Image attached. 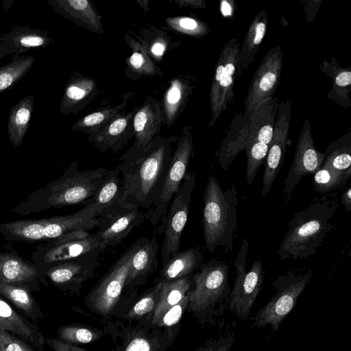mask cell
Masks as SVG:
<instances>
[{"label":"cell","instance_id":"6da1fadb","mask_svg":"<svg viewBox=\"0 0 351 351\" xmlns=\"http://www.w3.org/2000/svg\"><path fill=\"white\" fill-rule=\"evenodd\" d=\"M337 193H326L293 215L278 251L281 261L314 256L335 228L332 219L339 208Z\"/></svg>","mask_w":351,"mask_h":351},{"label":"cell","instance_id":"7a4b0ae2","mask_svg":"<svg viewBox=\"0 0 351 351\" xmlns=\"http://www.w3.org/2000/svg\"><path fill=\"white\" fill-rule=\"evenodd\" d=\"M178 137L157 136L142 156L121 172L123 176L119 203L149 208L159 195L173 154L171 145Z\"/></svg>","mask_w":351,"mask_h":351},{"label":"cell","instance_id":"3957f363","mask_svg":"<svg viewBox=\"0 0 351 351\" xmlns=\"http://www.w3.org/2000/svg\"><path fill=\"white\" fill-rule=\"evenodd\" d=\"M73 162L57 180L49 182L19 202L12 213L27 215L49 208L83 203L92 197L101 185L108 169L80 171Z\"/></svg>","mask_w":351,"mask_h":351},{"label":"cell","instance_id":"277c9868","mask_svg":"<svg viewBox=\"0 0 351 351\" xmlns=\"http://www.w3.org/2000/svg\"><path fill=\"white\" fill-rule=\"evenodd\" d=\"M202 226L205 245L209 252L219 247L232 252L237 225L238 197L236 186L223 190L216 178L209 175L205 187Z\"/></svg>","mask_w":351,"mask_h":351},{"label":"cell","instance_id":"5b68a950","mask_svg":"<svg viewBox=\"0 0 351 351\" xmlns=\"http://www.w3.org/2000/svg\"><path fill=\"white\" fill-rule=\"evenodd\" d=\"M100 213L96 206L90 204L71 215L0 223V234L8 241L47 242L73 230L99 228Z\"/></svg>","mask_w":351,"mask_h":351},{"label":"cell","instance_id":"8992f818","mask_svg":"<svg viewBox=\"0 0 351 351\" xmlns=\"http://www.w3.org/2000/svg\"><path fill=\"white\" fill-rule=\"evenodd\" d=\"M228 265L211 259L194 276V289L189 291V306L196 313L208 316L223 314L230 293Z\"/></svg>","mask_w":351,"mask_h":351},{"label":"cell","instance_id":"52a82bcc","mask_svg":"<svg viewBox=\"0 0 351 351\" xmlns=\"http://www.w3.org/2000/svg\"><path fill=\"white\" fill-rule=\"evenodd\" d=\"M193 155L191 128L186 125L176 142L161 191L146 213V220L156 226L159 234L164 232L168 206L187 173Z\"/></svg>","mask_w":351,"mask_h":351},{"label":"cell","instance_id":"ba28073f","mask_svg":"<svg viewBox=\"0 0 351 351\" xmlns=\"http://www.w3.org/2000/svg\"><path fill=\"white\" fill-rule=\"evenodd\" d=\"M311 269L291 271L279 276L273 282L276 293L254 317L251 328H263L270 325L273 332L295 308L298 298L304 291L313 276Z\"/></svg>","mask_w":351,"mask_h":351},{"label":"cell","instance_id":"9c48e42d","mask_svg":"<svg viewBox=\"0 0 351 351\" xmlns=\"http://www.w3.org/2000/svg\"><path fill=\"white\" fill-rule=\"evenodd\" d=\"M240 45L238 38H231L225 44L218 58L209 95L211 118L208 125L210 127L215 125L232 103L234 88L243 71L238 64Z\"/></svg>","mask_w":351,"mask_h":351},{"label":"cell","instance_id":"30bf717a","mask_svg":"<svg viewBox=\"0 0 351 351\" xmlns=\"http://www.w3.org/2000/svg\"><path fill=\"white\" fill-rule=\"evenodd\" d=\"M249 244L242 239L239 252L234 260L236 276L230 291L228 307L239 319H246L263 285L265 272L260 259L254 261L249 271L246 270V261Z\"/></svg>","mask_w":351,"mask_h":351},{"label":"cell","instance_id":"8fae6325","mask_svg":"<svg viewBox=\"0 0 351 351\" xmlns=\"http://www.w3.org/2000/svg\"><path fill=\"white\" fill-rule=\"evenodd\" d=\"M162 125L160 101L154 97L147 98L134 113V142L120 158L121 162L117 167L120 172L130 167L142 156L160 133Z\"/></svg>","mask_w":351,"mask_h":351},{"label":"cell","instance_id":"7c38bea8","mask_svg":"<svg viewBox=\"0 0 351 351\" xmlns=\"http://www.w3.org/2000/svg\"><path fill=\"white\" fill-rule=\"evenodd\" d=\"M195 185V175L187 172L170 202L160 253L163 264L180 252V237L188 219L192 193Z\"/></svg>","mask_w":351,"mask_h":351},{"label":"cell","instance_id":"4fadbf2b","mask_svg":"<svg viewBox=\"0 0 351 351\" xmlns=\"http://www.w3.org/2000/svg\"><path fill=\"white\" fill-rule=\"evenodd\" d=\"M133 245L116 261L87 295L86 303L96 313L108 316L118 302L128 277Z\"/></svg>","mask_w":351,"mask_h":351},{"label":"cell","instance_id":"5bb4252c","mask_svg":"<svg viewBox=\"0 0 351 351\" xmlns=\"http://www.w3.org/2000/svg\"><path fill=\"white\" fill-rule=\"evenodd\" d=\"M283 53L280 45L271 48L263 57L252 80L245 99V112L250 114L274 97L280 84Z\"/></svg>","mask_w":351,"mask_h":351},{"label":"cell","instance_id":"9a60e30c","mask_svg":"<svg viewBox=\"0 0 351 351\" xmlns=\"http://www.w3.org/2000/svg\"><path fill=\"white\" fill-rule=\"evenodd\" d=\"M324 158V152L318 151L315 146L311 125L307 118L302 128L293 160L284 182L283 195L287 202L291 201L293 191L302 178L307 174H314L322 167Z\"/></svg>","mask_w":351,"mask_h":351},{"label":"cell","instance_id":"2e32d148","mask_svg":"<svg viewBox=\"0 0 351 351\" xmlns=\"http://www.w3.org/2000/svg\"><path fill=\"white\" fill-rule=\"evenodd\" d=\"M291 119V104L287 99L279 103L272 138L264 162L265 169L261 191L263 197L267 196L270 192L284 163Z\"/></svg>","mask_w":351,"mask_h":351},{"label":"cell","instance_id":"e0dca14e","mask_svg":"<svg viewBox=\"0 0 351 351\" xmlns=\"http://www.w3.org/2000/svg\"><path fill=\"white\" fill-rule=\"evenodd\" d=\"M100 252L48 265L40 271L54 287L63 291H77L99 266Z\"/></svg>","mask_w":351,"mask_h":351},{"label":"cell","instance_id":"ac0fdd59","mask_svg":"<svg viewBox=\"0 0 351 351\" xmlns=\"http://www.w3.org/2000/svg\"><path fill=\"white\" fill-rule=\"evenodd\" d=\"M100 226L95 233L101 252L108 247L119 244L131 231L146 220V213L132 204H123L99 217Z\"/></svg>","mask_w":351,"mask_h":351},{"label":"cell","instance_id":"d6986e66","mask_svg":"<svg viewBox=\"0 0 351 351\" xmlns=\"http://www.w3.org/2000/svg\"><path fill=\"white\" fill-rule=\"evenodd\" d=\"M100 252L99 243L95 234L79 240L62 243L49 241L38 245L31 256V261L40 270L59 262Z\"/></svg>","mask_w":351,"mask_h":351},{"label":"cell","instance_id":"ffe728a7","mask_svg":"<svg viewBox=\"0 0 351 351\" xmlns=\"http://www.w3.org/2000/svg\"><path fill=\"white\" fill-rule=\"evenodd\" d=\"M0 284L24 287L32 291L41 290L49 282L42 271L32 262L21 257L12 250L0 252Z\"/></svg>","mask_w":351,"mask_h":351},{"label":"cell","instance_id":"44dd1931","mask_svg":"<svg viewBox=\"0 0 351 351\" xmlns=\"http://www.w3.org/2000/svg\"><path fill=\"white\" fill-rule=\"evenodd\" d=\"M53 43L48 33L38 28L14 25L0 36V60L8 55L20 56L37 48H45Z\"/></svg>","mask_w":351,"mask_h":351},{"label":"cell","instance_id":"7402d4cb","mask_svg":"<svg viewBox=\"0 0 351 351\" xmlns=\"http://www.w3.org/2000/svg\"><path fill=\"white\" fill-rule=\"evenodd\" d=\"M137 108L128 113L123 111L97 134L88 137V141L101 153H117L134 138L133 118Z\"/></svg>","mask_w":351,"mask_h":351},{"label":"cell","instance_id":"603a6c76","mask_svg":"<svg viewBox=\"0 0 351 351\" xmlns=\"http://www.w3.org/2000/svg\"><path fill=\"white\" fill-rule=\"evenodd\" d=\"M0 328L14 334L38 351H44L45 338L40 328L1 296Z\"/></svg>","mask_w":351,"mask_h":351},{"label":"cell","instance_id":"cb8c5ba5","mask_svg":"<svg viewBox=\"0 0 351 351\" xmlns=\"http://www.w3.org/2000/svg\"><path fill=\"white\" fill-rule=\"evenodd\" d=\"M55 12L94 33L104 32L101 16L88 0H47Z\"/></svg>","mask_w":351,"mask_h":351},{"label":"cell","instance_id":"d4e9b609","mask_svg":"<svg viewBox=\"0 0 351 351\" xmlns=\"http://www.w3.org/2000/svg\"><path fill=\"white\" fill-rule=\"evenodd\" d=\"M158 250L155 237H141L133 243V252L125 287L140 283L157 267Z\"/></svg>","mask_w":351,"mask_h":351},{"label":"cell","instance_id":"484cf974","mask_svg":"<svg viewBox=\"0 0 351 351\" xmlns=\"http://www.w3.org/2000/svg\"><path fill=\"white\" fill-rule=\"evenodd\" d=\"M250 123L249 115L242 112L232 121L217 153L218 162L223 170H228L237 156L245 151Z\"/></svg>","mask_w":351,"mask_h":351},{"label":"cell","instance_id":"4316f807","mask_svg":"<svg viewBox=\"0 0 351 351\" xmlns=\"http://www.w3.org/2000/svg\"><path fill=\"white\" fill-rule=\"evenodd\" d=\"M97 84L90 77L81 74L73 75L65 86L60 105L61 114H77L95 97Z\"/></svg>","mask_w":351,"mask_h":351},{"label":"cell","instance_id":"83f0119b","mask_svg":"<svg viewBox=\"0 0 351 351\" xmlns=\"http://www.w3.org/2000/svg\"><path fill=\"white\" fill-rule=\"evenodd\" d=\"M278 105V98L274 97L261 104L250 114V123L245 148L255 142L263 143L269 146Z\"/></svg>","mask_w":351,"mask_h":351},{"label":"cell","instance_id":"f1b7e54d","mask_svg":"<svg viewBox=\"0 0 351 351\" xmlns=\"http://www.w3.org/2000/svg\"><path fill=\"white\" fill-rule=\"evenodd\" d=\"M193 86L184 77H175L169 84L161 104L162 124L171 127L189 99Z\"/></svg>","mask_w":351,"mask_h":351},{"label":"cell","instance_id":"f546056e","mask_svg":"<svg viewBox=\"0 0 351 351\" xmlns=\"http://www.w3.org/2000/svg\"><path fill=\"white\" fill-rule=\"evenodd\" d=\"M322 72L332 80V88L328 97L344 108H350L351 99V67L339 65L335 58L323 60L320 64Z\"/></svg>","mask_w":351,"mask_h":351},{"label":"cell","instance_id":"4dcf8cb0","mask_svg":"<svg viewBox=\"0 0 351 351\" xmlns=\"http://www.w3.org/2000/svg\"><path fill=\"white\" fill-rule=\"evenodd\" d=\"M120 175L121 172L117 168L108 170L95 194L82 203L84 206L90 204L96 206L101 211L99 216L101 217L121 205L119 201L123 181Z\"/></svg>","mask_w":351,"mask_h":351},{"label":"cell","instance_id":"1f68e13d","mask_svg":"<svg viewBox=\"0 0 351 351\" xmlns=\"http://www.w3.org/2000/svg\"><path fill=\"white\" fill-rule=\"evenodd\" d=\"M267 25V11L261 10L250 25L239 47L238 64L242 71L247 69L254 60L255 55L265 37Z\"/></svg>","mask_w":351,"mask_h":351},{"label":"cell","instance_id":"d6a6232c","mask_svg":"<svg viewBox=\"0 0 351 351\" xmlns=\"http://www.w3.org/2000/svg\"><path fill=\"white\" fill-rule=\"evenodd\" d=\"M0 296L34 324L44 319V314L29 289L19 285L0 284Z\"/></svg>","mask_w":351,"mask_h":351},{"label":"cell","instance_id":"836d02e7","mask_svg":"<svg viewBox=\"0 0 351 351\" xmlns=\"http://www.w3.org/2000/svg\"><path fill=\"white\" fill-rule=\"evenodd\" d=\"M202 254L199 248H189L171 257L161 269L159 281L166 282L187 277L200 265Z\"/></svg>","mask_w":351,"mask_h":351},{"label":"cell","instance_id":"e575fe53","mask_svg":"<svg viewBox=\"0 0 351 351\" xmlns=\"http://www.w3.org/2000/svg\"><path fill=\"white\" fill-rule=\"evenodd\" d=\"M34 95H29L21 98L10 108L8 134L10 143L19 147L29 128L32 114L34 111Z\"/></svg>","mask_w":351,"mask_h":351},{"label":"cell","instance_id":"d590c367","mask_svg":"<svg viewBox=\"0 0 351 351\" xmlns=\"http://www.w3.org/2000/svg\"><path fill=\"white\" fill-rule=\"evenodd\" d=\"M132 93L124 95L123 100L115 105L100 108L95 112L88 114L78 119L73 125V131L82 132L88 137L97 134L108 123L125 110L128 105V100Z\"/></svg>","mask_w":351,"mask_h":351},{"label":"cell","instance_id":"8d00e7d4","mask_svg":"<svg viewBox=\"0 0 351 351\" xmlns=\"http://www.w3.org/2000/svg\"><path fill=\"white\" fill-rule=\"evenodd\" d=\"M125 40L132 49L127 60L126 75L132 80L149 75H162V70L156 66L142 44L125 34Z\"/></svg>","mask_w":351,"mask_h":351},{"label":"cell","instance_id":"74e56055","mask_svg":"<svg viewBox=\"0 0 351 351\" xmlns=\"http://www.w3.org/2000/svg\"><path fill=\"white\" fill-rule=\"evenodd\" d=\"M191 281L188 277L162 282L157 304L152 315V324H156L161 316L171 307L178 304L189 293Z\"/></svg>","mask_w":351,"mask_h":351},{"label":"cell","instance_id":"f35d334b","mask_svg":"<svg viewBox=\"0 0 351 351\" xmlns=\"http://www.w3.org/2000/svg\"><path fill=\"white\" fill-rule=\"evenodd\" d=\"M322 166L351 176V132L332 141L324 152Z\"/></svg>","mask_w":351,"mask_h":351},{"label":"cell","instance_id":"ab89813d","mask_svg":"<svg viewBox=\"0 0 351 351\" xmlns=\"http://www.w3.org/2000/svg\"><path fill=\"white\" fill-rule=\"evenodd\" d=\"M34 62L32 56H13L8 64L0 67V94L21 81Z\"/></svg>","mask_w":351,"mask_h":351},{"label":"cell","instance_id":"60d3db41","mask_svg":"<svg viewBox=\"0 0 351 351\" xmlns=\"http://www.w3.org/2000/svg\"><path fill=\"white\" fill-rule=\"evenodd\" d=\"M351 176H346L322 166L314 173V191L326 194L333 191L343 189Z\"/></svg>","mask_w":351,"mask_h":351},{"label":"cell","instance_id":"b9f144b4","mask_svg":"<svg viewBox=\"0 0 351 351\" xmlns=\"http://www.w3.org/2000/svg\"><path fill=\"white\" fill-rule=\"evenodd\" d=\"M154 31L141 29V36H138L140 43L145 48L152 59H162L164 53L171 45L173 47L169 36L158 29Z\"/></svg>","mask_w":351,"mask_h":351},{"label":"cell","instance_id":"7bdbcfd3","mask_svg":"<svg viewBox=\"0 0 351 351\" xmlns=\"http://www.w3.org/2000/svg\"><path fill=\"white\" fill-rule=\"evenodd\" d=\"M101 336V332L98 330L77 324L62 326L58 330V338L71 344L92 343Z\"/></svg>","mask_w":351,"mask_h":351},{"label":"cell","instance_id":"ee69618b","mask_svg":"<svg viewBox=\"0 0 351 351\" xmlns=\"http://www.w3.org/2000/svg\"><path fill=\"white\" fill-rule=\"evenodd\" d=\"M165 23L171 30L196 37L204 36L209 31L206 23L188 16L169 17L165 19Z\"/></svg>","mask_w":351,"mask_h":351},{"label":"cell","instance_id":"f6af8a7d","mask_svg":"<svg viewBox=\"0 0 351 351\" xmlns=\"http://www.w3.org/2000/svg\"><path fill=\"white\" fill-rule=\"evenodd\" d=\"M269 145L263 143H252L245 151L247 156L246 180L249 184H252L260 167L265 160Z\"/></svg>","mask_w":351,"mask_h":351},{"label":"cell","instance_id":"bcb514c9","mask_svg":"<svg viewBox=\"0 0 351 351\" xmlns=\"http://www.w3.org/2000/svg\"><path fill=\"white\" fill-rule=\"evenodd\" d=\"M162 285V282H158L145 293L129 311L126 318H140L151 311L153 313L158 300Z\"/></svg>","mask_w":351,"mask_h":351},{"label":"cell","instance_id":"7dc6e473","mask_svg":"<svg viewBox=\"0 0 351 351\" xmlns=\"http://www.w3.org/2000/svg\"><path fill=\"white\" fill-rule=\"evenodd\" d=\"M0 351H38L29 343L0 328Z\"/></svg>","mask_w":351,"mask_h":351},{"label":"cell","instance_id":"c3c4849f","mask_svg":"<svg viewBox=\"0 0 351 351\" xmlns=\"http://www.w3.org/2000/svg\"><path fill=\"white\" fill-rule=\"evenodd\" d=\"M189 293L178 304L169 308L156 323L160 326H171L176 324L182 318L189 305Z\"/></svg>","mask_w":351,"mask_h":351},{"label":"cell","instance_id":"681fc988","mask_svg":"<svg viewBox=\"0 0 351 351\" xmlns=\"http://www.w3.org/2000/svg\"><path fill=\"white\" fill-rule=\"evenodd\" d=\"M235 331H232L217 339L208 340L197 351H230L234 341Z\"/></svg>","mask_w":351,"mask_h":351},{"label":"cell","instance_id":"f907efd6","mask_svg":"<svg viewBox=\"0 0 351 351\" xmlns=\"http://www.w3.org/2000/svg\"><path fill=\"white\" fill-rule=\"evenodd\" d=\"M45 343L54 351H88L58 338H45Z\"/></svg>","mask_w":351,"mask_h":351},{"label":"cell","instance_id":"816d5d0a","mask_svg":"<svg viewBox=\"0 0 351 351\" xmlns=\"http://www.w3.org/2000/svg\"><path fill=\"white\" fill-rule=\"evenodd\" d=\"M150 346L145 338L136 337L128 345L125 351H152Z\"/></svg>","mask_w":351,"mask_h":351},{"label":"cell","instance_id":"f5cc1de1","mask_svg":"<svg viewBox=\"0 0 351 351\" xmlns=\"http://www.w3.org/2000/svg\"><path fill=\"white\" fill-rule=\"evenodd\" d=\"M339 203L344 206L347 212L351 211V186L348 185L340 197Z\"/></svg>","mask_w":351,"mask_h":351},{"label":"cell","instance_id":"db71d44e","mask_svg":"<svg viewBox=\"0 0 351 351\" xmlns=\"http://www.w3.org/2000/svg\"><path fill=\"white\" fill-rule=\"evenodd\" d=\"M176 3L178 4L179 8L184 5H190L193 8H206V3L202 0H175Z\"/></svg>","mask_w":351,"mask_h":351},{"label":"cell","instance_id":"11a10c76","mask_svg":"<svg viewBox=\"0 0 351 351\" xmlns=\"http://www.w3.org/2000/svg\"><path fill=\"white\" fill-rule=\"evenodd\" d=\"M228 1H224L221 3V12L224 16H230L231 14V6Z\"/></svg>","mask_w":351,"mask_h":351}]
</instances>
